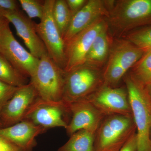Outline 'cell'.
I'll return each instance as SVG.
<instances>
[{
    "label": "cell",
    "instance_id": "d4e9b609",
    "mask_svg": "<svg viewBox=\"0 0 151 151\" xmlns=\"http://www.w3.org/2000/svg\"><path fill=\"white\" fill-rule=\"evenodd\" d=\"M66 3L70 10L72 16L77 13L86 5L88 1L86 0H66Z\"/></svg>",
    "mask_w": 151,
    "mask_h": 151
},
{
    "label": "cell",
    "instance_id": "484cf974",
    "mask_svg": "<svg viewBox=\"0 0 151 151\" xmlns=\"http://www.w3.org/2000/svg\"><path fill=\"white\" fill-rule=\"evenodd\" d=\"M19 3L16 0H0V11L14 12L19 10Z\"/></svg>",
    "mask_w": 151,
    "mask_h": 151
},
{
    "label": "cell",
    "instance_id": "f1b7e54d",
    "mask_svg": "<svg viewBox=\"0 0 151 151\" xmlns=\"http://www.w3.org/2000/svg\"><path fill=\"white\" fill-rule=\"evenodd\" d=\"M8 22V21L0 14V28Z\"/></svg>",
    "mask_w": 151,
    "mask_h": 151
},
{
    "label": "cell",
    "instance_id": "7402d4cb",
    "mask_svg": "<svg viewBox=\"0 0 151 151\" xmlns=\"http://www.w3.org/2000/svg\"><path fill=\"white\" fill-rule=\"evenodd\" d=\"M126 39L145 53L151 50V25L143 27L128 33Z\"/></svg>",
    "mask_w": 151,
    "mask_h": 151
},
{
    "label": "cell",
    "instance_id": "ac0fdd59",
    "mask_svg": "<svg viewBox=\"0 0 151 151\" xmlns=\"http://www.w3.org/2000/svg\"><path fill=\"white\" fill-rule=\"evenodd\" d=\"M95 133L84 129L77 131L58 151H94Z\"/></svg>",
    "mask_w": 151,
    "mask_h": 151
},
{
    "label": "cell",
    "instance_id": "44dd1931",
    "mask_svg": "<svg viewBox=\"0 0 151 151\" xmlns=\"http://www.w3.org/2000/svg\"><path fill=\"white\" fill-rule=\"evenodd\" d=\"M145 86L151 82V50L144 54L132 68L130 73Z\"/></svg>",
    "mask_w": 151,
    "mask_h": 151
},
{
    "label": "cell",
    "instance_id": "9a60e30c",
    "mask_svg": "<svg viewBox=\"0 0 151 151\" xmlns=\"http://www.w3.org/2000/svg\"><path fill=\"white\" fill-rule=\"evenodd\" d=\"M109 1L89 0L84 7L72 17L69 27L63 36L65 45L82 31L101 19L108 18Z\"/></svg>",
    "mask_w": 151,
    "mask_h": 151
},
{
    "label": "cell",
    "instance_id": "7a4b0ae2",
    "mask_svg": "<svg viewBox=\"0 0 151 151\" xmlns=\"http://www.w3.org/2000/svg\"><path fill=\"white\" fill-rule=\"evenodd\" d=\"M107 19L108 26L117 36L151 26V0L111 1Z\"/></svg>",
    "mask_w": 151,
    "mask_h": 151
},
{
    "label": "cell",
    "instance_id": "30bf717a",
    "mask_svg": "<svg viewBox=\"0 0 151 151\" xmlns=\"http://www.w3.org/2000/svg\"><path fill=\"white\" fill-rule=\"evenodd\" d=\"M68 113H69L62 101L49 102L38 97L28 110L23 120L29 121L46 130L55 127L65 129L68 123L65 120V115Z\"/></svg>",
    "mask_w": 151,
    "mask_h": 151
},
{
    "label": "cell",
    "instance_id": "5bb4252c",
    "mask_svg": "<svg viewBox=\"0 0 151 151\" xmlns=\"http://www.w3.org/2000/svg\"><path fill=\"white\" fill-rule=\"evenodd\" d=\"M0 14L13 25L17 34L33 56L40 59L47 54L46 47L37 32L36 23L31 19L20 10L14 12L0 11Z\"/></svg>",
    "mask_w": 151,
    "mask_h": 151
},
{
    "label": "cell",
    "instance_id": "4316f807",
    "mask_svg": "<svg viewBox=\"0 0 151 151\" xmlns=\"http://www.w3.org/2000/svg\"><path fill=\"white\" fill-rule=\"evenodd\" d=\"M0 151H23L15 145L0 135Z\"/></svg>",
    "mask_w": 151,
    "mask_h": 151
},
{
    "label": "cell",
    "instance_id": "ffe728a7",
    "mask_svg": "<svg viewBox=\"0 0 151 151\" xmlns=\"http://www.w3.org/2000/svg\"><path fill=\"white\" fill-rule=\"evenodd\" d=\"M52 15L57 26L63 38L72 17L66 0H55Z\"/></svg>",
    "mask_w": 151,
    "mask_h": 151
},
{
    "label": "cell",
    "instance_id": "83f0119b",
    "mask_svg": "<svg viewBox=\"0 0 151 151\" xmlns=\"http://www.w3.org/2000/svg\"><path fill=\"white\" fill-rule=\"evenodd\" d=\"M137 139L136 132L129 138L120 151H137Z\"/></svg>",
    "mask_w": 151,
    "mask_h": 151
},
{
    "label": "cell",
    "instance_id": "5b68a950",
    "mask_svg": "<svg viewBox=\"0 0 151 151\" xmlns=\"http://www.w3.org/2000/svg\"><path fill=\"white\" fill-rule=\"evenodd\" d=\"M65 72L49 56L40 58L34 73L30 77L40 99L49 102L62 101Z\"/></svg>",
    "mask_w": 151,
    "mask_h": 151
},
{
    "label": "cell",
    "instance_id": "e0dca14e",
    "mask_svg": "<svg viewBox=\"0 0 151 151\" xmlns=\"http://www.w3.org/2000/svg\"><path fill=\"white\" fill-rule=\"evenodd\" d=\"M108 29V27L102 31L94 40L84 64L99 68L105 62L111 49Z\"/></svg>",
    "mask_w": 151,
    "mask_h": 151
},
{
    "label": "cell",
    "instance_id": "3957f363",
    "mask_svg": "<svg viewBox=\"0 0 151 151\" xmlns=\"http://www.w3.org/2000/svg\"><path fill=\"white\" fill-rule=\"evenodd\" d=\"M105 84L99 68L84 64L66 73L62 101L69 103L86 100Z\"/></svg>",
    "mask_w": 151,
    "mask_h": 151
},
{
    "label": "cell",
    "instance_id": "603a6c76",
    "mask_svg": "<svg viewBox=\"0 0 151 151\" xmlns=\"http://www.w3.org/2000/svg\"><path fill=\"white\" fill-rule=\"evenodd\" d=\"M19 3L27 17L31 19H41L44 9L45 1L40 0H19Z\"/></svg>",
    "mask_w": 151,
    "mask_h": 151
},
{
    "label": "cell",
    "instance_id": "7c38bea8",
    "mask_svg": "<svg viewBox=\"0 0 151 151\" xmlns=\"http://www.w3.org/2000/svg\"><path fill=\"white\" fill-rule=\"evenodd\" d=\"M64 104L72 116L65 129L67 134L70 136L80 130L96 133L105 117L88 100Z\"/></svg>",
    "mask_w": 151,
    "mask_h": 151
},
{
    "label": "cell",
    "instance_id": "8992f818",
    "mask_svg": "<svg viewBox=\"0 0 151 151\" xmlns=\"http://www.w3.org/2000/svg\"><path fill=\"white\" fill-rule=\"evenodd\" d=\"M145 53L144 50L126 39L115 42L110 49L108 62L103 72L105 84L112 86L118 84Z\"/></svg>",
    "mask_w": 151,
    "mask_h": 151
},
{
    "label": "cell",
    "instance_id": "8fae6325",
    "mask_svg": "<svg viewBox=\"0 0 151 151\" xmlns=\"http://www.w3.org/2000/svg\"><path fill=\"white\" fill-rule=\"evenodd\" d=\"M88 100L105 116L119 115L132 116L128 92L122 88L104 84Z\"/></svg>",
    "mask_w": 151,
    "mask_h": 151
},
{
    "label": "cell",
    "instance_id": "4dcf8cb0",
    "mask_svg": "<svg viewBox=\"0 0 151 151\" xmlns=\"http://www.w3.org/2000/svg\"><path fill=\"white\" fill-rule=\"evenodd\" d=\"M4 128V126H3V125L2 122H1V121H0V129L1 128Z\"/></svg>",
    "mask_w": 151,
    "mask_h": 151
},
{
    "label": "cell",
    "instance_id": "1f68e13d",
    "mask_svg": "<svg viewBox=\"0 0 151 151\" xmlns=\"http://www.w3.org/2000/svg\"></svg>",
    "mask_w": 151,
    "mask_h": 151
},
{
    "label": "cell",
    "instance_id": "52a82bcc",
    "mask_svg": "<svg viewBox=\"0 0 151 151\" xmlns=\"http://www.w3.org/2000/svg\"><path fill=\"white\" fill-rule=\"evenodd\" d=\"M55 0H45L43 16L35 24L38 35L43 42L49 56L64 69L65 64V45L52 15Z\"/></svg>",
    "mask_w": 151,
    "mask_h": 151
},
{
    "label": "cell",
    "instance_id": "6da1fadb",
    "mask_svg": "<svg viewBox=\"0 0 151 151\" xmlns=\"http://www.w3.org/2000/svg\"><path fill=\"white\" fill-rule=\"evenodd\" d=\"M136 127L137 151H151V99L146 86L131 74L124 78Z\"/></svg>",
    "mask_w": 151,
    "mask_h": 151
},
{
    "label": "cell",
    "instance_id": "4fadbf2b",
    "mask_svg": "<svg viewBox=\"0 0 151 151\" xmlns=\"http://www.w3.org/2000/svg\"><path fill=\"white\" fill-rule=\"evenodd\" d=\"M38 97L35 88L30 82L19 87L0 114V121L4 128L11 127L23 120L28 110Z\"/></svg>",
    "mask_w": 151,
    "mask_h": 151
},
{
    "label": "cell",
    "instance_id": "ba28073f",
    "mask_svg": "<svg viewBox=\"0 0 151 151\" xmlns=\"http://www.w3.org/2000/svg\"><path fill=\"white\" fill-rule=\"evenodd\" d=\"M9 22L0 28V53L23 75L30 78L39 59L28 51L14 37Z\"/></svg>",
    "mask_w": 151,
    "mask_h": 151
},
{
    "label": "cell",
    "instance_id": "f546056e",
    "mask_svg": "<svg viewBox=\"0 0 151 151\" xmlns=\"http://www.w3.org/2000/svg\"><path fill=\"white\" fill-rule=\"evenodd\" d=\"M146 89H147V92L148 93L149 96L150 97L151 99V82L148 85L146 86Z\"/></svg>",
    "mask_w": 151,
    "mask_h": 151
},
{
    "label": "cell",
    "instance_id": "d6986e66",
    "mask_svg": "<svg viewBox=\"0 0 151 151\" xmlns=\"http://www.w3.org/2000/svg\"><path fill=\"white\" fill-rule=\"evenodd\" d=\"M0 81L20 87L27 84V77L17 70L0 53Z\"/></svg>",
    "mask_w": 151,
    "mask_h": 151
},
{
    "label": "cell",
    "instance_id": "2e32d148",
    "mask_svg": "<svg viewBox=\"0 0 151 151\" xmlns=\"http://www.w3.org/2000/svg\"><path fill=\"white\" fill-rule=\"evenodd\" d=\"M46 129L28 120H23L7 127L0 129V135L11 141L23 151H33L37 145L36 138Z\"/></svg>",
    "mask_w": 151,
    "mask_h": 151
},
{
    "label": "cell",
    "instance_id": "277c9868",
    "mask_svg": "<svg viewBox=\"0 0 151 151\" xmlns=\"http://www.w3.org/2000/svg\"><path fill=\"white\" fill-rule=\"evenodd\" d=\"M135 132L133 116H105L95 133L94 151H120Z\"/></svg>",
    "mask_w": 151,
    "mask_h": 151
},
{
    "label": "cell",
    "instance_id": "9c48e42d",
    "mask_svg": "<svg viewBox=\"0 0 151 151\" xmlns=\"http://www.w3.org/2000/svg\"><path fill=\"white\" fill-rule=\"evenodd\" d=\"M105 18L98 20L75 35L65 45V64L64 70L69 72L83 65L94 40L108 27Z\"/></svg>",
    "mask_w": 151,
    "mask_h": 151
},
{
    "label": "cell",
    "instance_id": "cb8c5ba5",
    "mask_svg": "<svg viewBox=\"0 0 151 151\" xmlns=\"http://www.w3.org/2000/svg\"><path fill=\"white\" fill-rule=\"evenodd\" d=\"M18 87L0 81V114L5 105L12 97Z\"/></svg>",
    "mask_w": 151,
    "mask_h": 151
}]
</instances>
